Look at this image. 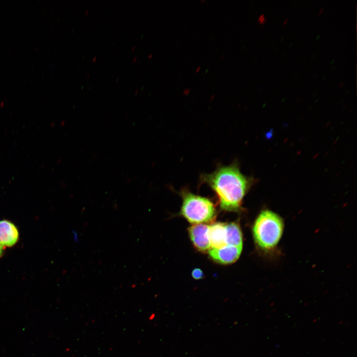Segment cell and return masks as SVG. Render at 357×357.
Returning a JSON list of instances; mask_svg holds the SVG:
<instances>
[{"label":"cell","mask_w":357,"mask_h":357,"mask_svg":"<svg viewBox=\"0 0 357 357\" xmlns=\"http://www.w3.org/2000/svg\"><path fill=\"white\" fill-rule=\"evenodd\" d=\"M242 248L227 245L221 248H211L208 252L210 257L215 261L228 264L238 260L241 254Z\"/></svg>","instance_id":"obj_5"},{"label":"cell","mask_w":357,"mask_h":357,"mask_svg":"<svg viewBox=\"0 0 357 357\" xmlns=\"http://www.w3.org/2000/svg\"><path fill=\"white\" fill-rule=\"evenodd\" d=\"M190 91V89L188 88H185L183 91V94L184 95H188Z\"/></svg>","instance_id":"obj_11"},{"label":"cell","mask_w":357,"mask_h":357,"mask_svg":"<svg viewBox=\"0 0 357 357\" xmlns=\"http://www.w3.org/2000/svg\"><path fill=\"white\" fill-rule=\"evenodd\" d=\"M199 181L215 192L222 210L237 212L241 209L253 179L242 174L238 163L234 162L228 166L219 165L211 173L201 174Z\"/></svg>","instance_id":"obj_1"},{"label":"cell","mask_w":357,"mask_h":357,"mask_svg":"<svg viewBox=\"0 0 357 357\" xmlns=\"http://www.w3.org/2000/svg\"><path fill=\"white\" fill-rule=\"evenodd\" d=\"M323 10H324V8L323 7L321 8L318 12V14H320V13H321V12H322V11Z\"/></svg>","instance_id":"obj_16"},{"label":"cell","mask_w":357,"mask_h":357,"mask_svg":"<svg viewBox=\"0 0 357 357\" xmlns=\"http://www.w3.org/2000/svg\"><path fill=\"white\" fill-rule=\"evenodd\" d=\"M227 244L242 247V233L237 223H231L226 225Z\"/></svg>","instance_id":"obj_8"},{"label":"cell","mask_w":357,"mask_h":357,"mask_svg":"<svg viewBox=\"0 0 357 357\" xmlns=\"http://www.w3.org/2000/svg\"><path fill=\"white\" fill-rule=\"evenodd\" d=\"M214 97H215V95L213 94V95L212 96L211 98V99H213Z\"/></svg>","instance_id":"obj_21"},{"label":"cell","mask_w":357,"mask_h":357,"mask_svg":"<svg viewBox=\"0 0 357 357\" xmlns=\"http://www.w3.org/2000/svg\"><path fill=\"white\" fill-rule=\"evenodd\" d=\"M4 247L0 244V257L2 255L3 253Z\"/></svg>","instance_id":"obj_12"},{"label":"cell","mask_w":357,"mask_h":357,"mask_svg":"<svg viewBox=\"0 0 357 357\" xmlns=\"http://www.w3.org/2000/svg\"><path fill=\"white\" fill-rule=\"evenodd\" d=\"M267 18L264 13L261 14L258 18L257 21L261 24H264L267 21Z\"/></svg>","instance_id":"obj_10"},{"label":"cell","mask_w":357,"mask_h":357,"mask_svg":"<svg viewBox=\"0 0 357 357\" xmlns=\"http://www.w3.org/2000/svg\"><path fill=\"white\" fill-rule=\"evenodd\" d=\"M225 54H222L220 57L221 60H223L225 58Z\"/></svg>","instance_id":"obj_15"},{"label":"cell","mask_w":357,"mask_h":357,"mask_svg":"<svg viewBox=\"0 0 357 357\" xmlns=\"http://www.w3.org/2000/svg\"><path fill=\"white\" fill-rule=\"evenodd\" d=\"M152 54H149V56H148V58H152Z\"/></svg>","instance_id":"obj_18"},{"label":"cell","mask_w":357,"mask_h":357,"mask_svg":"<svg viewBox=\"0 0 357 357\" xmlns=\"http://www.w3.org/2000/svg\"><path fill=\"white\" fill-rule=\"evenodd\" d=\"M155 314H152L151 315V316L149 317V320H152L155 317Z\"/></svg>","instance_id":"obj_14"},{"label":"cell","mask_w":357,"mask_h":357,"mask_svg":"<svg viewBox=\"0 0 357 357\" xmlns=\"http://www.w3.org/2000/svg\"><path fill=\"white\" fill-rule=\"evenodd\" d=\"M208 229L209 226L206 224H197L188 229L190 239L194 246L202 252H206L211 248L208 238Z\"/></svg>","instance_id":"obj_4"},{"label":"cell","mask_w":357,"mask_h":357,"mask_svg":"<svg viewBox=\"0 0 357 357\" xmlns=\"http://www.w3.org/2000/svg\"><path fill=\"white\" fill-rule=\"evenodd\" d=\"M226 224L215 223L209 226L208 238L211 248H221L226 246Z\"/></svg>","instance_id":"obj_7"},{"label":"cell","mask_w":357,"mask_h":357,"mask_svg":"<svg viewBox=\"0 0 357 357\" xmlns=\"http://www.w3.org/2000/svg\"><path fill=\"white\" fill-rule=\"evenodd\" d=\"M205 1H206V0H200V2H205Z\"/></svg>","instance_id":"obj_20"},{"label":"cell","mask_w":357,"mask_h":357,"mask_svg":"<svg viewBox=\"0 0 357 357\" xmlns=\"http://www.w3.org/2000/svg\"><path fill=\"white\" fill-rule=\"evenodd\" d=\"M343 82H342L340 84L339 86L341 87V86H343Z\"/></svg>","instance_id":"obj_19"},{"label":"cell","mask_w":357,"mask_h":357,"mask_svg":"<svg viewBox=\"0 0 357 357\" xmlns=\"http://www.w3.org/2000/svg\"><path fill=\"white\" fill-rule=\"evenodd\" d=\"M192 275L195 279H200L203 276L202 271L199 269H195L192 272Z\"/></svg>","instance_id":"obj_9"},{"label":"cell","mask_w":357,"mask_h":357,"mask_svg":"<svg viewBox=\"0 0 357 357\" xmlns=\"http://www.w3.org/2000/svg\"><path fill=\"white\" fill-rule=\"evenodd\" d=\"M214 37L213 35H211V37H210V39H211L212 38V37Z\"/></svg>","instance_id":"obj_22"},{"label":"cell","mask_w":357,"mask_h":357,"mask_svg":"<svg viewBox=\"0 0 357 357\" xmlns=\"http://www.w3.org/2000/svg\"><path fill=\"white\" fill-rule=\"evenodd\" d=\"M288 21V18H286V19L284 20V21L283 22V25H285V24Z\"/></svg>","instance_id":"obj_17"},{"label":"cell","mask_w":357,"mask_h":357,"mask_svg":"<svg viewBox=\"0 0 357 357\" xmlns=\"http://www.w3.org/2000/svg\"><path fill=\"white\" fill-rule=\"evenodd\" d=\"M200 69H201V66H198L195 70V72L198 73L199 71V70H200Z\"/></svg>","instance_id":"obj_13"},{"label":"cell","mask_w":357,"mask_h":357,"mask_svg":"<svg viewBox=\"0 0 357 357\" xmlns=\"http://www.w3.org/2000/svg\"><path fill=\"white\" fill-rule=\"evenodd\" d=\"M19 232L15 225L7 220H0V244L11 247L17 242Z\"/></svg>","instance_id":"obj_6"},{"label":"cell","mask_w":357,"mask_h":357,"mask_svg":"<svg viewBox=\"0 0 357 357\" xmlns=\"http://www.w3.org/2000/svg\"><path fill=\"white\" fill-rule=\"evenodd\" d=\"M179 194L182 199L181 214L190 223L202 224L216 217V207L210 199L194 194L186 187L182 188Z\"/></svg>","instance_id":"obj_3"},{"label":"cell","mask_w":357,"mask_h":357,"mask_svg":"<svg viewBox=\"0 0 357 357\" xmlns=\"http://www.w3.org/2000/svg\"><path fill=\"white\" fill-rule=\"evenodd\" d=\"M284 228V221L279 215L269 210L262 211L252 229L255 243L264 252L273 251L281 238Z\"/></svg>","instance_id":"obj_2"}]
</instances>
